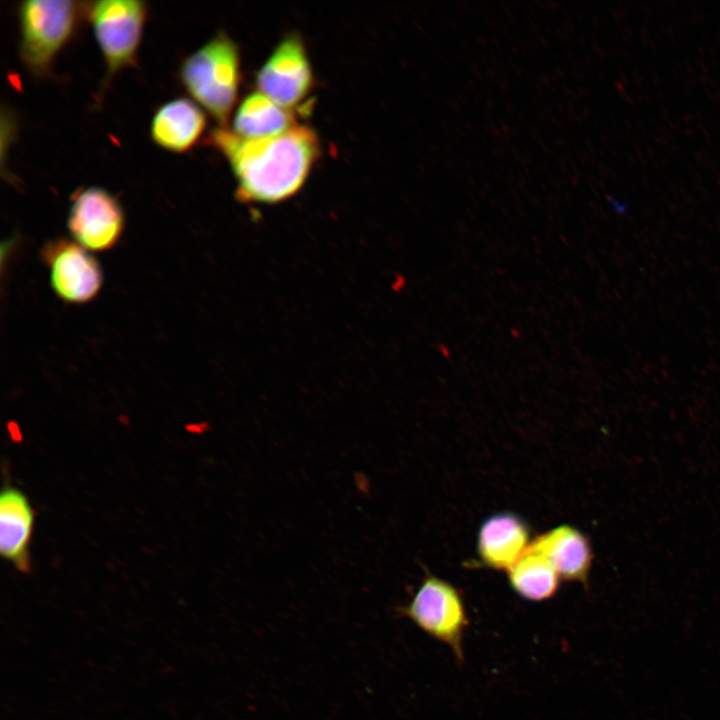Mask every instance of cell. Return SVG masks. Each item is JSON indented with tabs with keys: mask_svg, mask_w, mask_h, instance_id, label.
I'll return each mask as SVG.
<instances>
[{
	"mask_svg": "<svg viewBox=\"0 0 720 720\" xmlns=\"http://www.w3.org/2000/svg\"><path fill=\"white\" fill-rule=\"evenodd\" d=\"M212 144L228 161L243 203L275 204L295 195L318 160V134L307 125L265 139H245L226 127L213 130Z\"/></svg>",
	"mask_w": 720,
	"mask_h": 720,
	"instance_id": "1",
	"label": "cell"
},
{
	"mask_svg": "<svg viewBox=\"0 0 720 720\" xmlns=\"http://www.w3.org/2000/svg\"><path fill=\"white\" fill-rule=\"evenodd\" d=\"M180 80L190 96L225 127L241 82L238 46L226 33H217L185 58Z\"/></svg>",
	"mask_w": 720,
	"mask_h": 720,
	"instance_id": "2",
	"label": "cell"
},
{
	"mask_svg": "<svg viewBox=\"0 0 720 720\" xmlns=\"http://www.w3.org/2000/svg\"><path fill=\"white\" fill-rule=\"evenodd\" d=\"M84 14L86 3L77 1L29 0L20 4V57L34 76L43 77L50 72Z\"/></svg>",
	"mask_w": 720,
	"mask_h": 720,
	"instance_id": "3",
	"label": "cell"
},
{
	"mask_svg": "<svg viewBox=\"0 0 720 720\" xmlns=\"http://www.w3.org/2000/svg\"><path fill=\"white\" fill-rule=\"evenodd\" d=\"M397 611L450 648L459 663L464 661L463 640L469 620L461 593L450 582L426 575L410 601Z\"/></svg>",
	"mask_w": 720,
	"mask_h": 720,
	"instance_id": "4",
	"label": "cell"
},
{
	"mask_svg": "<svg viewBox=\"0 0 720 720\" xmlns=\"http://www.w3.org/2000/svg\"><path fill=\"white\" fill-rule=\"evenodd\" d=\"M147 12L146 3L139 0L86 3V14L106 64L105 83L135 65Z\"/></svg>",
	"mask_w": 720,
	"mask_h": 720,
	"instance_id": "5",
	"label": "cell"
},
{
	"mask_svg": "<svg viewBox=\"0 0 720 720\" xmlns=\"http://www.w3.org/2000/svg\"><path fill=\"white\" fill-rule=\"evenodd\" d=\"M258 92L278 105L295 111L314 87V75L306 47L297 34L284 37L258 70Z\"/></svg>",
	"mask_w": 720,
	"mask_h": 720,
	"instance_id": "6",
	"label": "cell"
},
{
	"mask_svg": "<svg viewBox=\"0 0 720 720\" xmlns=\"http://www.w3.org/2000/svg\"><path fill=\"white\" fill-rule=\"evenodd\" d=\"M125 225L119 201L98 186L80 189L72 197L67 227L86 250L101 252L114 247Z\"/></svg>",
	"mask_w": 720,
	"mask_h": 720,
	"instance_id": "7",
	"label": "cell"
},
{
	"mask_svg": "<svg viewBox=\"0 0 720 720\" xmlns=\"http://www.w3.org/2000/svg\"><path fill=\"white\" fill-rule=\"evenodd\" d=\"M42 258L56 295L67 303H86L98 294L103 275L99 262L76 241L60 238L46 243Z\"/></svg>",
	"mask_w": 720,
	"mask_h": 720,
	"instance_id": "8",
	"label": "cell"
},
{
	"mask_svg": "<svg viewBox=\"0 0 720 720\" xmlns=\"http://www.w3.org/2000/svg\"><path fill=\"white\" fill-rule=\"evenodd\" d=\"M527 522L514 512L490 515L480 525L476 551L481 563L507 571L528 550L532 539Z\"/></svg>",
	"mask_w": 720,
	"mask_h": 720,
	"instance_id": "9",
	"label": "cell"
},
{
	"mask_svg": "<svg viewBox=\"0 0 720 720\" xmlns=\"http://www.w3.org/2000/svg\"><path fill=\"white\" fill-rule=\"evenodd\" d=\"M530 547L551 562L562 580L588 585L593 550L589 538L578 528L561 524L534 537Z\"/></svg>",
	"mask_w": 720,
	"mask_h": 720,
	"instance_id": "10",
	"label": "cell"
},
{
	"mask_svg": "<svg viewBox=\"0 0 720 720\" xmlns=\"http://www.w3.org/2000/svg\"><path fill=\"white\" fill-rule=\"evenodd\" d=\"M206 128V117L188 98L170 100L160 106L151 121V137L159 147L174 153L190 150Z\"/></svg>",
	"mask_w": 720,
	"mask_h": 720,
	"instance_id": "11",
	"label": "cell"
},
{
	"mask_svg": "<svg viewBox=\"0 0 720 720\" xmlns=\"http://www.w3.org/2000/svg\"><path fill=\"white\" fill-rule=\"evenodd\" d=\"M33 525L34 512L26 495L13 486H5L0 495V552L22 572L30 569Z\"/></svg>",
	"mask_w": 720,
	"mask_h": 720,
	"instance_id": "12",
	"label": "cell"
},
{
	"mask_svg": "<svg viewBox=\"0 0 720 720\" xmlns=\"http://www.w3.org/2000/svg\"><path fill=\"white\" fill-rule=\"evenodd\" d=\"M293 112L255 91L244 97L236 109L232 131L245 139L275 137L297 125Z\"/></svg>",
	"mask_w": 720,
	"mask_h": 720,
	"instance_id": "13",
	"label": "cell"
},
{
	"mask_svg": "<svg viewBox=\"0 0 720 720\" xmlns=\"http://www.w3.org/2000/svg\"><path fill=\"white\" fill-rule=\"evenodd\" d=\"M506 573L512 590L528 601H546L559 589L561 578L551 562L530 546Z\"/></svg>",
	"mask_w": 720,
	"mask_h": 720,
	"instance_id": "14",
	"label": "cell"
}]
</instances>
